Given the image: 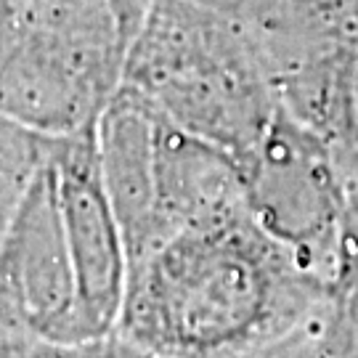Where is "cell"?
Here are the masks:
<instances>
[{
	"mask_svg": "<svg viewBox=\"0 0 358 358\" xmlns=\"http://www.w3.org/2000/svg\"><path fill=\"white\" fill-rule=\"evenodd\" d=\"M319 289L244 202L130 260L117 340L138 358H252L292 332Z\"/></svg>",
	"mask_w": 358,
	"mask_h": 358,
	"instance_id": "1",
	"label": "cell"
},
{
	"mask_svg": "<svg viewBox=\"0 0 358 358\" xmlns=\"http://www.w3.org/2000/svg\"><path fill=\"white\" fill-rule=\"evenodd\" d=\"M242 170L252 217L316 276L321 260L337 257L343 226V192L329 152L313 133L273 120Z\"/></svg>",
	"mask_w": 358,
	"mask_h": 358,
	"instance_id": "2",
	"label": "cell"
},
{
	"mask_svg": "<svg viewBox=\"0 0 358 358\" xmlns=\"http://www.w3.org/2000/svg\"><path fill=\"white\" fill-rule=\"evenodd\" d=\"M345 106H348V117H350V125L358 130V53L353 56V62H350V69H348Z\"/></svg>",
	"mask_w": 358,
	"mask_h": 358,
	"instance_id": "3",
	"label": "cell"
}]
</instances>
